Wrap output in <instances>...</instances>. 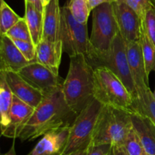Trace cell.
Instances as JSON below:
<instances>
[{
	"instance_id": "32",
	"label": "cell",
	"mask_w": 155,
	"mask_h": 155,
	"mask_svg": "<svg viewBox=\"0 0 155 155\" xmlns=\"http://www.w3.org/2000/svg\"><path fill=\"white\" fill-rule=\"evenodd\" d=\"M88 1H89V5H90L91 9H92V10H93L95 8H96L97 6H98L99 5L103 4V3H114V2L117 1V0H88Z\"/></svg>"
},
{
	"instance_id": "10",
	"label": "cell",
	"mask_w": 155,
	"mask_h": 155,
	"mask_svg": "<svg viewBox=\"0 0 155 155\" xmlns=\"http://www.w3.org/2000/svg\"><path fill=\"white\" fill-rule=\"evenodd\" d=\"M112 4L119 31L126 43L140 40L142 24L140 16L121 0Z\"/></svg>"
},
{
	"instance_id": "36",
	"label": "cell",
	"mask_w": 155,
	"mask_h": 155,
	"mask_svg": "<svg viewBox=\"0 0 155 155\" xmlns=\"http://www.w3.org/2000/svg\"><path fill=\"white\" fill-rule=\"evenodd\" d=\"M50 2H51V0H42V5H43V7H45V5H47Z\"/></svg>"
},
{
	"instance_id": "16",
	"label": "cell",
	"mask_w": 155,
	"mask_h": 155,
	"mask_svg": "<svg viewBox=\"0 0 155 155\" xmlns=\"http://www.w3.org/2000/svg\"><path fill=\"white\" fill-rule=\"evenodd\" d=\"M36 47V62L42 64L53 72L58 74L62 52H64L61 40L53 42L42 40Z\"/></svg>"
},
{
	"instance_id": "22",
	"label": "cell",
	"mask_w": 155,
	"mask_h": 155,
	"mask_svg": "<svg viewBox=\"0 0 155 155\" xmlns=\"http://www.w3.org/2000/svg\"><path fill=\"white\" fill-rule=\"evenodd\" d=\"M140 43L142 45L145 69H146L147 74L149 76L151 71H155V46L145 33L142 24V30H141Z\"/></svg>"
},
{
	"instance_id": "2",
	"label": "cell",
	"mask_w": 155,
	"mask_h": 155,
	"mask_svg": "<svg viewBox=\"0 0 155 155\" xmlns=\"http://www.w3.org/2000/svg\"><path fill=\"white\" fill-rule=\"evenodd\" d=\"M65 100L78 115L94 97V68L84 54L70 57L68 73L62 86Z\"/></svg>"
},
{
	"instance_id": "5",
	"label": "cell",
	"mask_w": 155,
	"mask_h": 155,
	"mask_svg": "<svg viewBox=\"0 0 155 155\" xmlns=\"http://www.w3.org/2000/svg\"><path fill=\"white\" fill-rule=\"evenodd\" d=\"M86 57L94 69L98 67H105L114 73L122 81L134 98L137 99V93L127 57V43L120 32L108 51L100 55L89 54Z\"/></svg>"
},
{
	"instance_id": "20",
	"label": "cell",
	"mask_w": 155,
	"mask_h": 155,
	"mask_svg": "<svg viewBox=\"0 0 155 155\" xmlns=\"http://www.w3.org/2000/svg\"><path fill=\"white\" fill-rule=\"evenodd\" d=\"M14 94L7 83L4 74L0 71V115H1V132L9 124V115L13 103Z\"/></svg>"
},
{
	"instance_id": "1",
	"label": "cell",
	"mask_w": 155,
	"mask_h": 155,
	"mask_svg": "<svg viewBox=\"0 0 155 155\" xmlns=\"http://www.w3.org/2000/svg\"><path fill=\"white\" fill-rule=\"evenodd\" d=\"M72 116L77 115L67 103L61 87L44 95L18 138L21 141H33L53 129L71 124L68 120Z\"/></svg>"
},
{
	"instance_id": "17",
	"label": "cell",
	"mask_w": 155,
	"mask_h": 155,
	"mask_svg": "<svg viewBox=\"0 0 155 155\" xmlns=\"http://www.w3.org/2000/svg\"><path fill=\"white\" fill-rule=\"evenodd\" d=\"M61 7L58 0H51L43 9V40H61Z\"/></svg>"
},
{
	"instance_id": "38",
	"label": "cell",
	"mask_w": 155,
	"mask_h": 155,
	"mask_svg": "<svg viewBox=\"0 0 155 155\" xmlns=\"http://www.w3.org/2000/svg\"><path fill=\"white\" fill-rule=\"evenodd\" d=\"M146 155H151V154H149V153H146Z\"/></svg>"
},
{
	"instance_id": "30",
	"label": "cell",
	"mask_w": 155,
	"mask_h": 155,
	"mask_svg": "<svg viewBox=\"0 0 155 155\" xmlns=\"http://www.w3.org/2000/svg\"><path fill=\"white\" fill-rule=\"evenodd\" d=\"M111 149L110 144H101V145H92L90 144L88 148L86 155H107Z\"/></svg>"
},
{
	"instance_id": "21",
	"label": "cell",
	"mask_w": 155,
	"mask_h": 155,
	"mask_svg": "<svg viewBox=\"0 0 155 155\" xmlns=\"http://www.w3.org/2000/svg\"><path fill=\"white\" fill-rule=\"evenodd\" d=\"M131 112H137L148 117L155 124V99L151 90L148 88L140 100H136Z\"/></svg>"
},
{
	"instance_id": "19",
	"label": "cell",
	"mask_w": 155,
	"mask_h": 155,
	"mask_svg": "<svg viewBox=\"0 0 155 155\" xmlns=\"http://www.w3.org/2000/svg\"><path fill=\"white\" fill-rule=\"evenodd\" d=\"M25 3V15L24 18L28 25L32 41L35 46H37L42 39L43 33V12L35 8L33 5Z\"/></svg>"
},
{
	"instance_id": "28",
	"label": "cell",
	"mask_w": 155,
	"mask_h": 155,
	"mask_svg": "<svg viewBox=\"0 0 155 155\" xmlns=\"http://www.w3.org/2000/svg\"><path fill=\"white\" fill-rule=\"evenodd\" d=\"M24 57L30 62H36V47L33 42L20 40H12Z\"/></svg>"
},
{
	"instance_id": "23",
	"label": "cell",
	"mask_w": 155,
	"mask_h": 155,
	"mask_svg": "<svg viewBox=\"0 0 155 155\" xmlns=\"http://www.w3.org/2000/svg\"><path fill=\"white\" fill-rule=\"evenodd\" d=\"M21 17L17 15L13 9L5 2L1 0L0 5V35H5L15 24H16Z\"/></svg>"
},
{
	"instance_id": "37",
	"label": "cell",
	"mask_w": 155,
	"mask_h": 155,
	"mask_svg": "<svg viewBox=\"0 0 155 155\" xmlns=\"http://www.w3.org/2000/svg\"><path fill=\"white\" fill-rule=\"evenodd\" d=\"M153 94H154V99H155V90H154V92H153Z\"/></svg>"
},
{
	"instance_id": "26",
	"label": "cell",
	"mask_w": 155,
	"mask_h": 155,
	"mask_svg": "<svg viewBox=\"0 0 155 155\" xmlns=\"http://www.w3.org/2000/svg\"><path fill=\"white\" fill-rule=\"evenodd\" d=\"M124 146L129 155H146L147 153L139 135L133 127L130 130Z\"/></svg>"
},
{
	"instance_id": "24",
	"label": "cell",
	"mask_w": 155,
	"mask_h": 155,
	"mask_svg": "<svg viewBox=\"0 0 155 155\" xmlns=\"http://www.w3.org/2000/svg\"><path fill=\"white\" fill-rule=\"evenodd\" d=\"M70 12L80 24H87L92 9L88 0H71L68 5Z\"/></svg>"
},
{
	"instance_id": "14",
	"label": "cell",
	"mask_w": 155,
	"mask_h": 155,
	"mask_svg": "<svg viewBox=\"0 0 155 155\" xmlns=\"http://www.w3.org/2000/svg\"><path fill=\"white\" fill-rule=\"evenodd\" d=\"M33 63L26 59L14 41L6 35L0 40V71L18 73L23 68Z\"/></svg>"
},
{
	"instance_id": "6",
	"label": "cell",
	"mask_w": 155,
	"mask_h": 155,
	"mask_svg": "<svg viewBox=\"0 0 155 155\" xmlns=\"http://www.w3.org/2000/svg\"><path fill=\"white\" fill-rule=\"evenodd\" d=\"M103 106L99 101L94 99L75 117L66 145L58 155L69 154L89 147Z\"/></svg>"
},
{
	"instance_id": "33",
	"label": "cell",
	"mask_w": 155,
	"mask_h": 155,
	"mask_svg": "<svg viewBox=\"0 0 155 155\" xmlns=\"http://www.w3.org/2000/svg\"><path fill=\"white\" fill-rule=\"evenodd\" d=\"M24 2H29L30 4L33 5L36 9H37L40 12H43L44 7L42 5V0H24Z\"/></svg>"
},
{
	"instance_id": "27",
	"label": "cell",
	"mask_w": 155,
	"mask_h": 155,
	"mask_svg": "<svg viewBox=\"0 0 155 155\" xmlns=\"http://www.w3.org/2000/svg\"><path fill=\"white\" fill-rule=\"evenodd\" d=\"M5 35L12 40H20L33 42L28 25L24 18H21Z\"/></svg>"
},
{
	"instance_id": "29",
	"label": "cell",
	"mask_w": 155,
	"mask_h": 155,
	"mask_svg": "<svg viewBox=\"0 0 155 155\" xmlns=\"http://www.w3.org/2000/svg\"><path fill=\"white\" fill-rule=\"evenodd\" d=\"M135 11L140 18H143L145 10L151 0H121Z\"/></svg>"
},
{
	"instance_id": "18",
	"label": "cell",
	"mask_w": 155,
	"mask_h": 155,
	"mask_svg": "<svg viewBox=\"0 0 155 155\" xmlns=\"http://www.w3.org/2000/svg\"><path fill=\"white\" fill-rule=\"evenodd\" d=\"M131 119L133 129L146 153L155 155V124L148 117L137 112H131Z\"/></svg>"
},
{
	"instance_id": "9",
	"label": "cell",
	"mask_w": 155,
	"mask_h": 155,
	"mask_svg": "<svg viewBox=\"0 0 155 155\" xmlns=\"http://www.w3.org/2000/svg\"><path fill=\"white\" fill-rule=\"evenodd\" d=\"M18 74L44 95L62 87L64 81L58 74L37 62L29 64Z\"/></svg>"
},
{
	"instance_id": "4",
	"label": "cell",
	"mask_w": 155,
	"mask_h": 155,
	"mask_svg": "<svg viewBox=\"0 0 155 155\" xmlns=\"http://www.w3.org/2000/svg\"><path fill=\"white\" fill-rule=\"evenodd\" d=\"M94 97L103 106L130 112L136 101L122 81L105 67L94 69Z\"/></svg>"
},
{
	"instance_id": "3",
	"label": "cell",
	"mask_w": 155,
	"mask_h": 155,
	"mask_svg": "<svg viewBox=\"0 0 155 155\" xmlns=\"http://www.w3.org/2000/svg\"><path fill=\"white\" fill-rule=\"evenodd\" d=\"M133 129L131 112L104 106L96 123L91 144L124 145Z\"/></svg>"
},
{
	"instance_id": "34",
	"label": "cell",
	"mask_w": 155,
	"mask_h": 155,
	"mask_svg": "<svg viewBox=\"0 0 155 155\" xmlns=\"http://www.w3.org/2000/svg\"><path fill=\"white\" fill-rule=\"evenodd\" d=\"M88 148H89V147H88ZM88 148L77 150V151L73 152V153H69V154H67V155H86L88 152Z\"/></svg>"
},
{
	"instance_id": "12",
	"label": "cell",
	"mask_w": 155,
	"mask_h": 155,
	"mask_svg": "<svg viewBox=\"0 0 155 155\" xmlns=\"http://www.w3.org/2000/svg\"><path fill=\"white\" fill-rule=\"evenodd\" d=\"M4 74L14 96L36 109L44 98L39 90L29 84L18 73L11 71H0Z\"/></svg>"
},
{
	"instance_id": "7",
	"label": "cell",
	"mask_w": 155,
	"mask_h": 155,
	"mask_svg": "<svg viewBox=\"0 0 155 155\" xmlns=\"http://www.w3.org/2000/svg\"><path fill=\"white\" fill-rule=\"evenodd\" d=\"M92 12V27L89 36L90 49L88 55L103 54L110 50L115 37L120 32L113 4L103 3Z\"/></svg>"
},
{
	"instance_id": "15",
	"label": "cell",
	"mask_w": 155,
	"mask_h": 155,
	"mask_svg": "<svg viewBox=\"0 0 155 155\" xmlns=\"http://www.w3.org/2000/svg\"><path fill=\"white\" fill-rule=\"evenodd\" d=\"M35 108L14 96L9 115V124L2 135L9 138H19L21 131L33 115Z\"/></svg>"
},
{
	"instance_id": "13",
	"label": "cell",
	"mask_w": 155,
	"mask_h": 155,
	"mask_svg": "<svg viewBox=\"0 0 155 155\" xmlns=\"http://www.w3.org/2000/svg\"><path fill=\"white\" fill-rule=\"evenodd\" d=\"M71 124L53 129L42 136L29 155H58L68 141Z\"/></svg>"
},
{
	"instance_id": "11",
	"label": "cell",
	"mask_w": 155,
	"mask_h": 155,
	"mask_svg": "<svg viewBox=\"0 0 155 155\" xmlns=\"http://www.w3.org/2000/svg\"><path fill=\"white\" fill-rule=\"evenodd\" d=\"M127 53L132 78L137 93L136 100H140L150 88L148 84L149 76L145 69L140 40L127 43Z\"/></svg>"
},
{
	"instance_id": "8",
	"label": "cell",
	"mask_w": 155,
	"mask_h": 155,
	"mask_svg": "<svg viewBox=\"0 0 155 155\" xmlns=\"http://www.w3.org/2000/svg\"><path fill=\"white\" fill-rule=\"evenodd\" d=\"M61 40L63 50L70 57L87 56L90 49L87 24H80L73 17L68 5L61 8Z\"/></svg>"
},
{
	"instance_id": "31",
	"label": "cell",
	"mask_w": 155,
	"mask_h": 155,
	"mask_svg": "<svg viewBox=\"0 0 155 155\" xmlns=\"http://www.w3.org/2000/svg\"><path fill=\"white\" fill-rule=\"evenodd\" d=\"M107 155H129L124 145L112 146Z\"/></svg>"
},
{
	"instance_id": "35",
	"label": "cell",
	"mask_w": 155,
	"mask_h": 155,
	"mask_svg": "<svg viewBox=\"0 0 155 155\" xmlns=\"http://www.w3.org/2000/svg\"><path fill=\"white\" fill-rule=\"evenodd\" d=\"M3 155H17L16 152H15V143H13L12 146L11 147V148L9 149L7 153H5Z\"/></svg>"
},
{
	"instance_id": "25",
	"label": "cell",
	"mask_w": 155,
	"mask_h": 155,
	"mask_svg": "<svg viewBox=\"0 0 155 155\" xmlns=\"http://www.w3.org/2000/svg\"><path fill=\"white\" fill-rule=\"evenodd\" d=\"M142 27L155 46V0H151L142 19Z\"/></svg>"
}]
</instances>
